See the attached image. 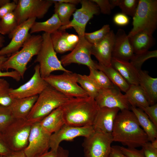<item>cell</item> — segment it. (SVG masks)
Instances as JSON below:
<instances>
[{"label": "cell", "mask_w": 157, "mask_h": 157, "mask_svg": "<svg viewBox=\"0 0 157 157\" xmlns=\"http://www.w3.org/2000/svg\"><path fill=\"white\" fill-rule=\"evenodd\" d=\"M111 135L113 141L128 148L142 147L149 141L134 113L129 110H121L115 119Z\"/></svg>", "instance_id": "6da1fadb"}, {"label": "cell", "mask_w": 157, "mask_h": 157, "mask_svg": "<svg viewBox=\"0 0 157 157\" xmlns=\"http://www.w3.org/2000/svg\"><path fill=\"white\" fill-rule=\"evenodd\" d=\"M65 124L82 127L92 126L99 108L94 98L72 97L61 106Z\"/></svg>", "instance_id": "7a4b0ae2"}, {"label": "cell", "mask_w": 157, "mask_h": 157, "mask_svg": "<svg viewBox=\"0 0 157 157\" xmlns=\"http://www.w3.org/2000/svg\"><path fill=\"white\" fill-rule=\"evenodd\" d=\"M71 98L49 85L38 95L26 119L32 124L39 122Z\"/></svg>", "instance_id": "3957f363"}, {"label": "cell", "mask_w": 157, "mask_h": 157, "mask_svg": "<svg viewBox=\"0 0 157 157\" xmlns=\"http://www.w3.org/2000/svg\"><path fill=\"white\" fill-rule=\"evenodd\" d=\"M42 41V35L31 34L23 44L20 51L8 57L2 65L3 70L12 69L20 74L24 78L27 69L28 63L35 56L37 55L41 48Z\"/></svg>", "instance_id": "277c9868"}, {"label": "cell", "mask_w": 157, "mask_h": 157, "mask_svg": "<svg viewBox=\"0 0 157 157\" xmlns=\"http://www.w3.org/2000/svg\"><path fill=\"white\" fill-rule=\"evenodd\" d=\"M132 24L129 37L140 32L152 35L157 26V0H139Z\"/></svg>", "instance_id": "5b68a950"}, {"label": "cell", "mask_w": 157, "mask_h": 157, "mask_svg": "<svg viewBox=\"0 0 157 157\" xmlns=\"http://www.w3.org/2000/svg\"><path fill=\"white\" fill-rule=\"evenodd\" d=\"M42 36V45L34 61L39 63L41 77L45 78L56 71L71 72L65 68L58 59L52 43L51 34L44 33Z\"/></svg>", "instance_id": "8992f818"}, {"label": "cell", "mask_w": 157, "mask_h": 157, "mask_svg": "<svg viewBox=\"0 0 157 157\" xmlns=\"http://www.w3.org/2000/svg\"><path fill=\"white\" fill-rule=\"evenodd\" d=\"M32 124L27 119H15L1 133L12 151L24 150L27 147Z\"/></svg>", "instance_id": "52a82bcc"}, {"label": "cell", "mask_w": 157, "mask_h": 157, "mask_svg": "<svg viewBox=\"0 0 157 157\" xmlns=\"http://www.w3.org/2000/svg\"><path fill=\"white\" fill-rule=\"evenodd\" d=\"M77 74L64 72L60 75L51 74L44 78L48 84L55 89L70 97H88L77 82Z\"/></svg>", "instance_id": "ba28073f"}, {"label": "cell", "mask_w": 157, "mask_h": 157, "mask_svg": "<svg viewBox=\"0 0 157 157\" xmlns=\"http://www.w3.org/2000/svg\"><path fill=\"white\" fill-rule=\"evenodd\" d=\"M53 4L52 0H19L13 12L18 25L32 18H43Z\"/></svg>", "instance_id": "9c48e42d"}, {"label": "cell", "mask_w": 157, "mask_h": 157, "mask_svg": "<svg viewBox=\"0 0 157 157\" xmlns=\"http://www.w3.org/2000/svg\"><path fill=\"white\" fill-rule=\"evenodd\" d=\"M113 142L111 134L95 131L83 143L85 157H109Z\"/></svg>", "instance_id": "30bf717a"}, {"label": "cell", "mask_w": 157, "mask_h": 157, "mask_svg": "<svg viewBox=\"0 0 157 157\" xmlns=\"http://www.w3.org/2000/svg\"><path fill=\"white\" fill-rule=\"evenodd\" d=\"M81 7L73 14V18L67 25L61 26L59 30H65L73 28L79 38L84 37L86 25L94 15L99 13L100 10L91 0H81Z\"/></svg>", "instance_id": "8fae6325"}, {"label": "cell", "mask_w": 157, "mask_h": 157, "mask_svg": "<svg viewBox=\"0 0 157 157\" xmlns=\"http://www.w3.org/2000/svg\"><path fill=\"white\" fill-rule=\"evenodd\" d=\"M51 134L45 131L39 122L33 124L28 144L24 150L27 157H37L48 151Z\"/></svg>", "instance_id": "7c38bea8"}, {"label": "cell", "mask_w": 157, "mask_h": 157, "mask_svg": "<svg viewBox=\"0 0 157 157\" xmlns=\"http://www.w3.org/2000/svg\"><path fill=\"white\" fill-rule=\"evenodd\" d=\"M92 46L84 37L79 38L78 44L71 52L61 57L60 61L62 65L66 66L77 63L86 65L89 69H97V63L91 57Z\"/></svg>", "instance_id": "4fadbf2b"}, {"label": "cell", "mask_w": 157, "mask_h": 157, "mask_svg": "<svg viewBox=\"0 0 157 157\" xmlns=\"http://www.w3.org/2000/svg\"><path fill=\"white\" fill-rule=\"evenodd\" d=\"M34 72L27 82L16 89L10 88L8 93L14 98L30 97L40 94L49 85L41 76L39 64L34 67Z\"/></svg>", "instance_id": "5bb4252c"}, {"label": "cell", "mask_w": 157, "mask_h": 157, "mask_svg": "<svg viewBox=\"0 0 157 157\" xmlns=\"http://www.w3.org/2000/svg\"><path fill=\"white\" fill-rule=\"evenodd\" d=\"M36 19L32 18L27 19L19 25L13 31L8 35L11 40L6 46L0 50V56L8 57L19 51L30 34L29 31Z\"/></svg>", "instance_id": "9a60e30c"}, {"label": "cell", "mask_w": 157, "mask_h": 157, "mask_svg": "<svg viewBox=\"0 0 157 157\" xmlns=\"http://www.w3.org/2000/svg\"><path fill=\"white\" fill-rule=\"evenodd\" d=\"M94 132L92 126L77 127L65 124L58 131L51 134L50 150H57L63 141H72L80 136L87 138Z\"/></svg>", "instance_id": "2e32d148"}, {"label": "cell", "mask_w": 157, "mask_h": 157, "mask_svg": "<svg viewBox=\"0 0 157 157\" xmlns=\"http://www.w3.org/2000/svg\"><path fill=\"white\" fill-rule=\"evenodd\" d=\"M94 99L99 108H117L122 110H129L130 107L124 94L115 86L100 89Z\"/></svg>", "instance_id": "e0dca14e"}, {"label": "cell", "mask_w": 157, "mask_h": 157, "mask_svg": "<svg viewBox=\"0 0 157 157\" xmlns=\"http://www.w3.org/2000/svg\"><path fill=\"white\" fill-rule=\"evenodd\" d=\"M115 35L113 31L110 30L101 41L92 44L91 55L95 57L99 63L106 66H111Z\"/></svg>", "instance_id": "ac0fdd59"}, {"label": "cell", "mask_w": 157, "mask_h": 157, "mask_svg": "<svg viewBox=\"0 0 157 157\" xmlns=\"http://www.w3.org/2000/svg\"><path fill=\"white\" fill-rule=\"evenodd\" d=\"M119 110L117 108H99L92 125L94 131L111 134L115 119Z\"/></svg>", "instance_id": "d6986e66"}, {"label": "cell", "mask_w": 157, "mask_h": 157, "mask_svg": "<svg viewBox=\"0 0 157 157\" xmlns=\"http://www.w3.org/2000/svg\"><path fill=\"white\" fill-rule=\"evenodd\" d=\"M53 47L56 53H63L72 51L79 40L78 35L69 33L65 30H58L51 34Z\"/></svg>", "instance_id": "ffe728a7"}, {"label": "cell", "mask_w": 157, "mask_h": 157, "mask_svg": "<svg viewBox=\"0 0 157 157\" xmlns=\"http://www.w3.org/2000/svg\"><path fill=\"white\" fill-rule=\"evenodd\" d=\"M134 55L128 35L124 30L119 29L115 35L112 57L128 61Z\"/></svg>", "instance_id": "44dd1931"}, {"label": "cell", "mask_w": 157, "mask_h": 157, "mask_svg": "<svg viewBox=\"0 0 157 157\" xmlns=\"http://www.w3.org/2000/svg\"><path fill=\"white\" fill-rule=\"evenodd\" d=\"M111 64L130 85H139L138 71L130 62L112 57Z\"/></svg>", "instance_id": "7402d4cb"}, {"label": "cell", "mask_w": 157, "mask_h": 157, "mask_svg": "<svg viewBox=\"0 0 157 157\" xmlns=\"http://www.w3.org/2000/svg\"><path fill=\"white\" fill-rule=\"evenodd\" d=\"M139 85L144 93L150 105H154L157 101V78L150 76L147 72L138 71Z\"/></svg>", "instance_id": "603a6c76"}, {"label": "cell", "mask_w": 157, "mask_h": 157, "mask_svg": "<svg viewBox=\"0 0 157 157\" xmlns=\"http://www.w3.org/2000/svg\"><path fill=\"white\" fill-rule=\"evenodd\" d=\"M38 95L30 97L15 98L9 107L14 118L16 119H26Z\"/></svg>", "instance_id": "cb8c5ba5"}, {"label": "cell", "mask_w": 157, "mask_h": 157, "mask_svg": "<svg viewBox=\"0 0 157 157\" xmlns=\"http://www.w3.org/2000/svg\"><path fill=\"white\" fill-rule=\"evenodd\" d=\"M39 123L43 128L51 134L58 131L65 124L61 106L53 110Z\"/></svg>", "instance_id": "d4e9b609"}, {"label": "cell", "mask_w": 157, "mask_h": 157, "mask_svg": "<svg viewBox=\"0 0 157 157\" xmlns=\"http://www.w3.org/2000/svg\"><path fill=\"white\" fill-rule=\"evenodd\" d=\"M130 109L135 115L139 123L147 134L149 141L157 138V127L141 109L130 106Z\"/></svg>", "instance_id": "484cf974"}, {"label": "cell", "mask_w": 157, "mask_h": 157, "mask_svg": "<svg viewBox=\"0 0 157 157\" xmlns=\"http://www.w3.org/2000/svg\"><path fill=\"white\" fill-rule=\"evenodd\" d=\"M134 54L141 53L148 50L153 43L152 35L140 32L129 37Z\"/></svg>", "instance_id": "4316f807"}, {"label": "cell", "mask_w": 157, "mask_h": 157, "mask_svg": "<svg viewBox=\"0 0 157 157\" xmlns=\"http://www.w3.org/2000/svg\"><path fill=\"white\" fill-rule=\"evenodd\" d=\"M124 94L131 106L141 108L150 106L144 93L139 85H130Z\"/></svg>", "instance_id": "83f0119b"}, {"label": "cell", "mask_w": 157, "mask_h": 157, "mask_svg": "<svg viewBox=\"0 0 157 157\" xmlns=\"http://www.w3.org/2000/svg\"><path fill=\"white\" fill-rule=\"evenodd\" d=\"M97 68L104 72L114 85L120 91L125 93L129 89L130 85L111 66H106L98 63H97Z\"/></svg>", "instance_id": "f1b7e54d"}, {"label": "cell", "mask_w": 157, "mask_h": 157, "mask_svg": "<svg viewBox=\"0 0 157 157\" xmlns=\"http://www.w3.org/2000/svg\"><path fill=\"white\" fill-rule=\"evenodd\" d=\"M57 14L54 13L49 19L43 22H35L30 30V34L40 31L51 34L58 30L61 26Z\"/></svg>", "instance_id": "f546056e"}, {"label": "cell", "mask_w": 157, "mask_h": 157, "mask_svg": "<svg viewBox=\"0 0 157 157\" xmlns=\"http://www.w3.org/2000/svg\"><path fill=\"white\" fill-rule=\"evenodd\" d=\"M52 0L54 5V13L57 14L61 26L68 24L71 15L76 10V5Z\"/></svg>", "instance_id": "4dcf8cb0"}, {"label": "cell", "mask_w": 157, "mask_h": 157, "mask_svg": "<svg viewBox=\"0 0 157 157\" xmlns=\"http://www.w3.org/2000/svg\"><path fill=\"white\" fill-rule=\"evenodd\" d=\"M89 69L90 73L88 76L100 89L115 86L102 71L93 69Z\"/></svg>", "instance_id": "1f68e13d"}, {"label": "cell", "mask_w": 157, "mask_h": 157, "mask_svg": "<svg viewBox=\"0 0 157 157\" xmlns=\"http://www.w3.org/2000/svg\"><path fill=\"white\" fill-rule=\"evenodd\" d=\"M18 25L16 16L14 12L6 15L0 20V34L9 35Z\"/></svg>", "instance_id": "d6a6232c"}, {"label": "cell", "mask_w": 157, "mask_h": 157, "mask_svg": "<svg viewBox=\"0 0 157 157\" xmlns=\"http://www.w3.org/2000/svg\"><path fill=\"white\" fill-rule=\"evenodd\" d=\"M77 82L88 97L94 99L95 98L100 89L88 75L78 74Z\"/></svg>", "instance_id": "836d02e7"}, {"label": "cell", "mask_w": 157, "mask_h": 157, "mask_svg": "<svg viewBox=\"0 0 157 157\" xmlns=\"http://www.w3.org/2000/svg\"><path fill=\"white\" fill-rule=\"evenodd\" d=\"M157 50H149L139 54H134L133 58L130 60V63L138 71L141 70V67L143 63L148 59L153 58H157Z\"/></svg>", "instance_id": "e575fe53"}, {"label": "cell", "mask_w": 157, "mask_h": 157, "mask_svg": "<svg viewBox=\"0 0 157 157\" xmlns=\"http://www.w3.org/2000/svg\"><path fill=\"white\" fill-rule=\"evenodd\" d=\"M110 31L109 25L105 24L97 31L91 33H85L84 37L89 42L94 44L102 40Z\"/></svg>", "instance_id": "d590c367"}, {"label": "cell", "mask_w": 157, "mask_h": 157, "mask_svg": "<svg viewBox=\"0 0 157 157\" xmlns=\"http://www.w3.org/2000/svg\"><path fill=\"white\" fill-rule=\"evenodd\" d=\"M15 119L9 107L0 106V133L2 132Z\"/></svg>", "instance_id": "8d00e7d4"}, {"label": "cell", "mask_w": 157, "mask_h": 157, "mask_svg": "<svg viewBox=\"0 0 157 157\" xmlns=\"http://www.w3.org/2000/svg\"><path fill=\"white\" fill-rule=\"evenodd\" d=\"M138 0H118L117 6L122 10V13L133 17L136 11Z\"/></svg>", "instance_id": "74e56055"}, {"label": "cell", "mask_w": 157, "mask_h": 157, "mask_svg": "<svg viewBox=\"0 0 157 157\" xmlns=\"http://www.w3.org/2000/svg\"><path fill=\"white\" fill-rule=\"evenodd\" d=\"M37 157H69V151L60 146L56 150H50Z\"/></svg>", "instance_id": "f35d334b"}, {"label": "cell", "mask_w": 157, "mask_h": 157, "mask_svg": "<svg viewBox=\"0 0 157 157\" xmlns=\"http://www.w3.org/2000/svg\"><path fill=\"white\" fill-rule=\"evenodd\" d=\"M140 109L146 114L151 121L157 127V104L156 103Z\"/></svg>", "instance_id": "ab89813d"}, {"label": "cell", "mask_w": 157, "mask_h": 157, "mask_svg": "<svg viewBox=\"0 0 157 157\" xmlns=\"http://www.w3.org/2000/svg\"><path fill=\"white\" fill-rule=\"evenodd\" d=\"M121 151L128 157H145L143 150L138 149L135 148L125 147L120 146Z\"/></svg>", "instance_id": "60d3db41"}, {"label": "cell", "mask_w": 157, "mask_h": 157, "mask_svg": "<svg viewBox=\"0 0 157 157\" xmlns=\"http://www.w3.org/2000/svg\"><path fill=\"white\" fill-rule=\"evenodd\" d=\"M17 1L8 2L0 7V19L14 11L17 6Z\"/></svg>", "instance_id": "b9f144b4"}, {"label": "cell", "mask_w": 157, "mask_h": 157, "mask_svg": "<svg viewBox=\"0 0 157 157\" xmlns=\"http://www.w3.org/2000/svg\"><path fill=\"white\" fill-rule=\"evenodd\" d=\"M99 7L100 11L103 14L109 15L112 10L110 4L108 0H91Z\"/></svg>", "instance_id": "7bdbcfd3"}, {"label": "cell", "mask_w": 157, "mask_h": 157, "mask_svg": "<svg viewBox=\"0 0 157 157\" xmlns=\"http://www.w3.org/2000/svg\"><path fill=\"white\" fill-rule=\"evenodd\" d=\"M145 157H157V149L153 147L149 141L142 147Z\"/></svg>", "instance_id": "ee69618b"}, {"label": "cell", "mask_w": 157, "mask_h": 157, "mask_svg": "<svg viewBox=\"0 0 157 157\" xmlns=\"http://www.w3.org/2000/svg\"><path fill=\"white\" fill-rule=\"evenodd\" d=\"M114 22L116 25L123 26L127 25L129 22V19L127 16L121 13L116 14L113 17Z\"/></svg>", "instance_id": "f6af8a7d"}, {"label": "cell", "mask_w": 157, "mask_h": 157, "mask_svg": "<svg viewBox=\"0 0 157 157\" xmlns=\"http://www.w3.org/2000/svg\"><path fill=\"white\" fill-rule=\"evenodd\" d=\"M14 99L9 94L8 91L0 93V106L9 107L12 104Z\"/></svg>", "instance_id": "bcb514c9"}, {"label": "cell", "mask_w": 157, "mask_h": 157, "mask_svg": "<svg viewBox=\"0 0 157 157\" xmlns=\"http://www.w3.org/2000/svg\"><path fill=\"white\" fill-rule=\"evenodd\" d=\"M13 151L5 142L1 133H0V155L3 156H8Z\"/></svg>", "instance_id": "7dc6e473"}, {"label": "cell", "mask_w": 157, "mask_h": 157, "mask_svg": "<svg viewBox=\"0 0 157 157\" xmlns=\"http://www.w3.org/2000/svg\"><path fill=\"white\" fill-rule=\"evenodd\" d=\"M11 77L17 81H19L21 78L19 73L15 70L11 72H3L0 70V77Z\"/></svg>", "instance_id": "c3c4849f"}, {"label": "cell", "mask_w": 157, "mask_h": 157, "mask_svg": "<svg viewBox=\"0 0 157 157\" xmlns=\"http://www.w3.org/2000/svg\"><path fill=\"white\" fill-rule=\"evenodd\" d=\"M109 157H128L124 154L120 148L119 146H111Z\"/></svg>", "instance_id": "681fc988"}, {"label": "cell", "mask_w": 157, "mask_h": 157, "mask_svg": "<svg viewBox=\"0 0 157 157\" xmlns=\"http://www.w3.org/2000/svg\"><path fill=\"white\" fill-rule=\"evenodd\" d=\"M10 85L7 81L0 78V93L8 92L10 88Z\"/></svg>", "instance_id": "f907efd6"}, {"label": "cell", "mask_w": 157, "mask_h": 157, "mask_svg": "<svg viewBox=\"0 0 157 157\" xmlns=\"http://www.w3.org/2000/svg\"><path fill=\"white\" fill-rule=\"evenodd\" d=\"M3 157H27L24 150L13 151L8 156Z\"/></svg>", "instance_id": "816d5d0a"}, {"label": "cell", "mask_w": 157, "mask_h": 157, "mask_svg": "<svg viewBox=\"0 0 157 157\" xmlns=\"http://www.w3.org/2000/svg\"><path fill=\"white\" fill-rule=\"evenodd\" d=\"M56 1L76 5L80 3L81 0H55Z\"/></svg>", "instance_id": "f5cc1de1"}, {"label": "cell", "mask_w": 157, "mask_h": 157, "mask_svg": "<svg viewBox=\"0 0 157 157\" xmlns=\"http://www.w3.org/2000/svg\"><path fill=\"white\" fill-rule=\"evenodd\" d=\"M8 57L6 56H0V70L3 71L2 65L3 63L7 60Z\"/></svg>", "instance_id": "db71d44e"}, {"label": "cell", "mask_w": 157, "mask_h": 157, "mask_svg": "<svg viewBox=\"0 0 157 157\" xmlns=\"http://www.w3.org/2000/svg\"><path fill=\"white\" fill-rule=\"evenodd\" d=\"M5 42V37L2 35L0 34V48L3 47Z\"/></svg>", "instance_id": "11a10c76"}, {"label": "cell", "mask_w": 157, "mask_h": 157, "mask_svg": "<svg viewBox=\"0 0 157 157\" xmlns=\"http://www.w3.org/2000/svg\"><path fill=\"white\" fill-rule=\"evenodd\" d=\"M152 146L154 148L157 149V138L155 139L151 142Z\"/></svg>", "instance_id": "9f6ffc18"}, {"label": "cell", "mask_w": 157, "mask_h": 157, "mask_svg": "<svg viewBox=\"0 0 157 157\" xmlns=\"http://www.w3.org/2000/svg\"><path fill=\"white\" fill-rule=\"evenodd\" d=\"M10 1V0H0V7Z\"/></svg>", "instance_id": "6f0895ef"}, {"label": "cell", "mask_w": 157, "mask_h": 157, "mask_svg": "<svg viewBox=\"0 0 157 157\" xmlns=\"http://www.w3.org/2000/svg\"><path fill=\"white\" fill-rule=\"evenodd\" d=\"M0 157H3V156L0 155Z\"/></svg>", "instance_id": "680465c9"}]
</instances>
